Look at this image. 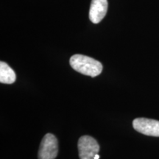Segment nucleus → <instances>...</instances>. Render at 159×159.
<instances>
[{"mask_svg": "<svg viewBox=\"0 0 159 159\" xmlns=\"http://www.w3.org/2000/svg\"><path fill=\"white\" fill-rule=\"evenodd\" d=\"M15 71L5 62H0V82L5 84H12L16 81Z\"/></svg>", "mask_w": 159, "mask_h": 159, "instance_id": "423d86ee", "label": "nucleus"}, {"mask_svg": "<svg viewBox=\"0 0 159 159\" xmlns=\"http://www.w3.org/2000/svg\"><path fill=\"white\" fill-rule=\"evenodd\" d=\"M58 152V143L54 135L46 134L40 145L38 158L39 159H55Z\"/></svg>", "mask_w": 159, "mask_h": 159, "instance_id": "f03ea898", "label": "nucleus"}, {"mask_svg": "<svg viewBox=\"0 0 159 159\" xmlns=\"http://www.w3.org/2000/svg\"><path fill=\"white\" fill-rule=\"evenodd\" d=\"M77 146L80 159H94L99 151V146L96 139L89 136H81Z\"/></svg>", "mask_w": 159, "mask_h": 159, "instance_id": "7ed1b4c3", "label": "nucleus"}, {"mask_svg": "<svg viewBox=\"0 0 159 159\" xmlns=\"http://www.w3.org/2000/svg\"><path fill=\"white\" fill-rule=\"evenodd\" d=\"M108 11V0H92L89 11L91 22L98 24L103 19Z\"/></svg>", "mask_w": 159, "mask_h": 159, "instance_id": "39448f33", "label": "nucleus"}, {"mask_svg": "<svg viewBox=\"0 0 159 159\" xmlns=\"http://www.w3.org/2000/svg\"><path fill=\"white\" fill-rule=\"evenodd\" d=\"M99 156L98 154H97L96 156H95V157H94V159H99Z\"/></svg>", "mask_w": 159, "mask_h": 159, "instance_id": "0eeeda50", "label": "nucleus"}, {"mask_svg": "<svg viewBox=\"0 0 159 159\" xmlns=\"http://www.w3.org/2000/svg\"><path fill=\"white\" fill-rule=\"evenodd\" d=\"M136 131L147 136L159 137V121L147 118H137L133 122Z\"/></svg>", "mask_w": 159, "mask_h": 159, "instance_id": "20e7f679", "label": "nucleus"}, {"mask_svg": "<svg viewBox=\"0 0 159 159\" xmlns=\"http://www.w3.org/2000/svg\"><path fill=\"white\" fill-rule=\"evenodd\" d=\"M71 66L77 72L90 77H97L102 71V64L92 57L83 55H74L69 61Z\"/></svg>", "mask_w": 159, "mask_h": 159, "instance_id": "f257e3e1", "label": "nucleus"}]
</instances>
